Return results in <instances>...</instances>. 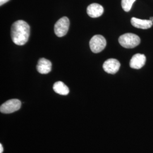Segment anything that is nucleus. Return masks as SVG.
I'll list each match as a JSON object with an SVG mask.
<instances>
[{"label": "nucleus", "mask_w": 153, "mask_h": 153, "mask_svg": "<svg viewBox=\"0 0 153 153\" xmlns=\"http://www.w3.org/2000/svg\"><path fill=\"white\" fill-rule=\"evenodd\" d=\"M30 33V26L23 20H18L11 26V39L16 45H23L26 44L28 40Z\"/></svg>", "instance_id": "obj_1"}, {"label": "nucleus", "mask_w": 153, "mask_h": 153, "mask_svg": "<svg viewBox=\"0 0 153 153\" xmlns=\"http://www.w3.org/2000/svg\"><path fill=\"white\" fill-rule=\"evenodd\" d=\"M119 42L121 45L126 48H133L138 46L141 40L138 36L134 33H124L119 38Z\"/></svg>", "instance_id": "obj_2"}, {"label": "nucleus", "mask_w": 153, "mask_h": 153, "mask_svg": "<svg viewBox=\"0 0 153 153\" xmlns=\"http://www.w3.org/2000/svg\"><path fill=\"white\" fill-rule=\"evenodd\" d=\"M107 42L104 36L100 35H94L90 41V47L91 51L98 53L102 52L105 48Z\"/></svg>", "instance_id": "obj_3"}, {"label": "nucleus", "mask_w": 153, "mask_h": 153, "mask_svg": "<svg viewBox=\"0 0 153 153\" xmlns=\"http://www.w3.org/2000/svg\"><path fill=\"white\" fill-rule=\"evenodd\" d=\"M70 21L68 17L64 16L56 23L54 28L55 34L58 37H62L68 32Z\"/></svg>", "instance_id": "obj_4"}, {"label": "nucleus", "mask_w": 153, "mask_h": 153, "mask_svg": "<svg viewBox=\"0 0 153 153\" xmlns=\"http://www.w3.org/2000/svg\"><path fill=\"white\" fill-rule=\"evenodd\" d=\"M21 102L17 99H13L5 102L0 107V111L4 114H11L21 108Z\"/></svg>", "instance_id": "obj_5"}, {"label": "nucleus", "mask_w": 153, "mask_h": 153, "mask_svg": "<svg viewBox=\"0 0 153 153\" xmlns=\"http://www.w3.org/2000/svg\"><path fill=\"white\" fill-rule=\"evenodd\" d=\"M120 68V63L115 59H109L105 61L103 65L104 71L108 74H114L119 71Z\"/></svg>", "instance_id": "obj_6"}, {"label": "nucleus", "mask_w": 153, "mask_h": 153, "mask_svg": "<svg viewBox=\"0 0 153 153\" xmlns=\"http://www.w3.org/2000/svg\"><path fill=\"white\" fill-rule=\"evenodd\" d=\"M146 56L143 54L137 53L134 55L130 61L129 65L131 68L140 69L145 65L146 62Z\"/></svg>", "instance_id": "obj_7"}, {"label": "nucleus", "mask_w": 153, "mask_h": 153, "mask_svg": "<svg viewBox=\"0 0 153 153\" xmlns=\"http://www.w3.org/2000/svg\"><path fill=\"white\" fill-rule=\"evenodd\" d=\"M104 12L103 6L98 4L94 3L88 6L87 8V13L91 18H98L101 16Z\"/></svg>", "instance_id": "obj_8"}, {"label": "nucleus", "mask_w": 153, "mask_h": 153, "mask_svg": "<svg viewBox=\"0 0 153 153\" xmlns=\"http://www.w3.org/2000/svg\"><path fill=\"white\" fill-rule=\"evenodd\" d=\"M36 68L39 73L42 74H48L52 70V63L46 59L41 58L38 61Z\"/></svg>", "instance_id": "obj_9"}, {"label": "nucleus", "mask_w": 153, "mask_h": 153, "mask_svg": "<svg viewBox=\"0 0 153 153\" xmlns=\"http://www.w3.org/2000/svg\"><path fill=\"white\" fill-rule=\"evenodd\" d=\"M153 22L150 19H141L133 17L131 19V23L134 27L140 29H148L153 26Z\"/></svg>", "instance_id": "obj_10"}, {"label": "nucleus", "mask_w": 153, "mask_h": 153, "mask_svg": "<svg viewBox=\"0 0 153 153\" xmlns=\"http://www.w3.org/2000/svg\"><path fill=\"white\" fill-rule=\"evenodd\" d=\"M53 88L56 93L62 95H66L69 93V89L68 87L61 81L55 83Z\"/></svg>", "instance_id": "obj_11"}, {"label": "nucleus", "mask_w": 153, "mask_h": 153, "mask_svg": "<svg viewBox=\"0 0 153 153\" xmlns=\"http://www.w3.org/2000/svg\"><path fill=\"white\" fill-rule=\"evenodd\" d=\"M135 1L136 0H122L121 6L123 10L126 12L130 11L133 4Z\"/></svg>", "instance_id": "obj_12"}, {"label": "nucleus", "mask_w": 153, "mask_h": 153, "mask_svg": "<svg viewBox=\"0 0 153 153\" xmlns=\"http://www.w3.org/2000/svg\"><path fill=\"white\" fill-rule=\"evenodd\" d=\"M10 0H0V5L2 6L5 4L6 2H7Z\"/></svg>", "instance_id": "obj_13"}, {"label": "nucleus", "mask_w": 153, "mask_h": 153, "mask_svg": "<svg viewBox=\"0 0 153 153\" xmlns=\"http://www.w3.org/2000/svg\"><path fill=\"white\" fill-rule=\"evenodd\" d=\"M3 151H4V148H3L2 144L1 143L0 144V153H3Z\"/></svg>", "instance_id": "obj_14"}, {"label": "nucleus", "mask_w": 153, "mask_h": 153, "mask_svg": "<svg viewBox=\"0 0 153 153\" xmlns=\"http://www.w3.org/2000/svg\"><path fill=\"white\" fill-rule=\"evenodd\" d=\"M150 20L152 22H153V17H150Z\"/></svg>", "instance_id": "obj_15"}]
</instances>
